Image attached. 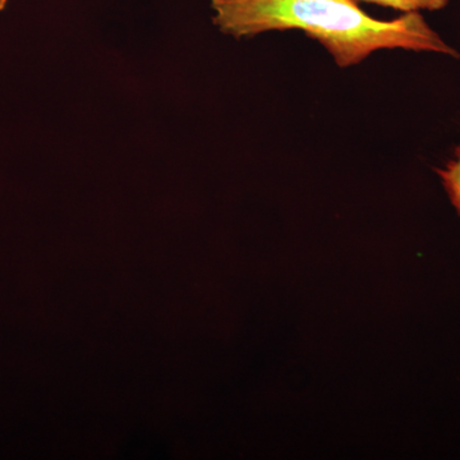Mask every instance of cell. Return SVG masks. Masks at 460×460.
Listing matches in <instances>:
<instances>
[{"label": "cell", "mask_w": 460, "mask_h": 460, "mask_svg": "<svg viewBox=\"0 0 460 460\" xmlns=\"http://www.w3.org/2000/svg\"><path fill=\"white\" fill-rule=\"evenodd\" d=\"M445 190L449 193L453 205L460 215V147L456 148V156L447 163L444 169L438 171Z\"/></svg>", "instance_id": "obj_2"}, {"label": "cell", "mask_w": 460, "mask_h": 460, "mask_svg": "<svg viewBox=\"0 0 460 460\" xmlns=\"http://www.w3.org/2000/svg\"><path fill=\"white\" fill-rule=\"evenodd\" d=\"M8 0H0V11H3V9L5 8V5H7Z\"/></svg>", "instance_id": "obj_4"}, {"label": "cell", "mask_w": 460, "mask_h": 460, "mask_svg": "<svg viewBox=\"0 0 460 460\" xmlns=\"http://www.w3.org/2000/svg\"><path fill=\"white\" fill-rule=\"evenodd\" d=\"M361 2L396 9V11H402L404 13H411V12L420 11V9L440 11V9L447 7L449 0H361Z\"/></svg>", "instance_id": "obj_3"}, {"label": "cell", "mask_w": 460, "mask_h": 460, "mask_svg": "<svg viewBox=\"0 0 460 460\" xmlns=\"http://www.w3.org/2000/svg\"><path fill=\"white\" fill-rule=\"evenodd\" d=\"M214 23L234 38L272 30H302L341 68L359 65L375 50L434 51L458 58L419 12L393 21L368 16L356 0H211Z\"/></svg>", "instance_id": "obj_1"}]
</instances>
